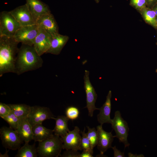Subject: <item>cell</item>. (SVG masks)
<instances>
[{"mask_svg":"<svg viewBox=\"0 0 157 157\" xmlns=\"http://www.w3.org/2000/svg\"><path fill=\"white\" fill-rule=\"evenodd\" d=\"M97 130L98 136L97 147L101 155H103L108 149L112 147V143L116 136L113 135L111 132H108L105 131L101 125L97 126Z\"/></svg>","mask_w":157,"mask_h":157,"instance_id":"obj_13","label":"cell"},{"mask_svg":"<svg viewBox=\"0 0 157 157\" xmlns=\"http://www.w3.org/2000/svg\"><path fill=\"white\" fill-rule=\"evenodd\" d=\"M51 36V45L46 53L58 55L67 43L69 37L68 36L62 35L59 33Z\"/></svg>","mask_w":157,"mask_h":157,"instance_id":"obj_18","label":"cell"},{"mask_svg":"<svg viewBox=\"0 0 157 157\" xmlns=\"http://www.w3.org/2000/svg\"><path fill=\"white\" fill-rule=\"evenodd\" d=\"M112 92L109 90L105 102L103 106L99 108L100 112L97 115V119L100 125L104 123L111 124V119L110 118L111 110V101Z\"/></svg>","mask_w":157,"mask_h":157,"instance_id":"obj_17","label":"cell"},{"mask_svg":"<svg viewBox=\"0 0 157 157\" xmlns=\"http://www.w3.org/2000/svg\"><path fill=\"white\" fill-rule=\"evenodd\" d=\"M2 118L8 123L10 127L14 130H16L19 118L16 116L12 111L8 115Z\"/></svg>","mask_w":157,"mask_h":157,"instance_id":"obj_25","label":"cell"},{"mask_svg":"<svg viewBox=\"0 0 157 157\" xmlns=\"http://www.w3.org/2000/svg\"><path fill=\"white\" fill-rule=\"evenodd\" d=\"M36 24L42 27L51 36L59 33L58 24L51 13L41 16L37 20Z\"/></svg>","mask_w":157,"mask_h":157,"instance_id":"obj_15","label":"cell"},{"mask_svg":"<svg viewBox=\"0 0 157 157\" xmlns=\"http://www.w3.org/2000/svg\"><path fill=\"white\" fill-rule=\"evenodd\" d=\"M155 72H156V73H157V67L156 69V71H155Z\"/></svg>","mask_w":157,"mask_h":157,"instance_id":"obj_37","label":"cell"},{"mask_svg":"<svg viewBox=\"0 0 157 157\" xmlns=\"http://www.w3.org/2000/svg\"><path fill=\"white\" fill-rule=\"evenodd\" d=\"M90 72L85 70L84 76V88L86 94L87 108L88 112V115L90 117L93 116V112L96 110H99L96 108L95 103L97 98V94L95 89L91 84L89 79Z\"/></svg>","mask_w":157,"mask_h":157,"instance_id":"obj_8","label":"cell"},{"mask_svg":"<svg viewBox=\"0 0 157 157\" xmlns=\"http://www.w3.org/2000/svg\"><path fill=\"white\" fill-rule=\"evenodd\" d=\"M0 138L2 144L6 149L16 150L21 147L23 142L17 131L10 127L3 126L0 129Z\"/></svg>","mask_w":157,"mask_h":157,"instance_id":"obj_6","label":"cell"},{"mask_svg":"<svg viewBox=\"0 0 157 157\" xmlns=\"http://www.w3.org/2000/svg\"></svg>","mask_w":157,"mask_h":157,"instance_id":"obj_39","label":"cell"},{"mask_svg":"<svg viewBox=\"0 0 157 157\" xmlns=\"http://www.w3.org/2000/svg\"><path fill=\"white\" fill-rule=\"evenodd\" d=\"M9 12L22 26L36 24L26 4Z\"/></svg>","mask_w":157,"mask_h":157,"instance_id":"obj_12","label":"cell"},{"mask_svg":"<svg viewBox=\"0 0 157 157\" xmlns=\"http://www.w3.org/2000/svg\"><path fill=\"white\" fill-rule=\"evenodd\" d=\"M85 128L83 131H81L82 136L80 146V150H85L88 151L93 154V149L91 146L90 143L85 133Z\"/></svg>","mask_w":157,"mask_h":157,"instance_id":"obj_24","label":"cell"},{"mask_svg":"<svg viewBox=\"0 0 157 157\" xmlns=\"http://www.w3.org/2000/svg\"><path fill=\"white\" fill-rule=\"evenodd\" d=\"M8 104L11 111L19 118L28 117L30 110V106L24 104Z\"/></svg>","mask_w":157,"mask_h":157,"instance_id":"obj_23","label":"cell"},{"mask_svg":"<svg viewBox=\"0 0 157 157\" xmlns=\"http://www.w3.org/2000/svg\"><path fill=\"white\" fill-rule=\"evenodd\" d=\"M53 119L56 121V124L53 130L54 134L61 137L65 136L69 131L68 127L69 119L66 116H58Z\"/></svg>","mask_w":157,"mask_h":157,"instance_id":"obj_20","label":"cell"},{"mask_svg":"<svg viewBox=\"0 0 157 157\" xmlns=\"http://www.w3.org/2000/svg\"><path fill=\"white\" fill-rule=\"evenodd\" d=\"M28 142H26L24 144L18 149L15 157H37L38 155L37 148L35 143L29 144Z\"/></svg>","mask_w":157,"mask_h":157,"instance_id":"obj_21","label":"cell"},{"mask_svg":"<svg viewBox=\"0 0 157 157\" xmlns=\"http://www.w3.org/2000/svg\"><path fill=\"white\" fill-rule=\"evenodd\" d=\"M39 31L33 46L40 56L46 53L50 47L51 36L41 26H38Z\"/></svg>","mask_w":157,"mask_h":157,"instance_id":"obj_10","label":"cell"},{"mask_svg":"<svg viewBox=\"0 0 157 157\" xmlns=\"http://www.w3.org/2000/svg\"><path fill=\"white\" fill-rule=\"evenodd\" d=\"M151 9H152L155 12L156 16H157V3Z\"/></svg>","mask_w":157,"mask_h":157,"instance_id":"obj_35","label":"cell"},{"mask_svg":"<svg viewBox=\"0 0 157 157\" xmlns=\"http://www.w3.org/2000/svg\"><path fill=\"white\" fill-rule=\"evenodd\" d=\"M33 140L35 142H41L53 137V130L47 129L42 124L35 125L32 126Z\"/></svg>","mask_w":157,"mask_h":157,"instance_id":"obj_19","label":"cell"},{"mask_svg":"<svg viewBox=\"0 0 157 157\" xmlns=\"http://www.w3.org/2000/svg\"><path fill=\"white\" fill-rule=\"evenodd\" d=\"M28 118L32 126L42 124L44 120L55 117L49 108L47 107L34 106L31 107Z\"/></svg>","mask_w":157,"mask_h":157,"instance_id":"obj_9","label":"cell"},{"mask_svg":"<svg viewBox=\"0 0 157 157\" xmlns=\"http://www.w3.org/2000/svg\"><path fill=\"white\" fill-rule=\"evenodd\" d=\"M26 4L35 22L42 15L51 13L48 6L40 0H26Z\"/></svg>","mask_w":157,"mask_h":157,"instance_id":"obj_14","label":"cell"},{"mask_svg":"<svg viewBox=\"0 0 157 157\" xmlns=\"http://www.w3.org/2000/svg\"><path fill=\"white\" fill-rule=\"evenodd\" d=\"M61 138L63 142V149L77 151L80 150L82 137L80 135V130L78 126H75L73 130L69 131Z\"/></svg>","mask_w":157,"mask_h":157,"instance_id":"obj_11","label":"cell"},{"mask_svg":"<svg viewBox=\"0 0 157 157\" xmlns=\"http://www.w3.org/2000/svg\"><path fill=\"white\" fill-rule=\"evenodd\" d=\"M97 3H98L99 1V0H94Z\"/></svg>","mask_w":157,"mask_h":157,"instance_id":"obj_36","label":"cell"},{"mask_svg":"<svg viewBox=\"0 0 157 157\" xmlns=\"http://www.w3.org/2000/svg\"><path fill=\"white\" fill-rule=\"evenodd\" d=\"M139 12L146 23L157 30V16L155 12L152 9L146 7Z\"/></svg>","mask_w":157,"mask_h":157,"instance_id":"obj_22","label":"cell"},{"mask_svg":"<svg viewBox=\"0 0 157 157\" xmlns=\"http://www.w3.org/2000/svg\"><path fill=\"white\" fill-rule=\"evenodd\" d=\"M114 152V157H124V152H122L121 151L117 149L115 146L111 147Z\"/></svg>","mask_w":157,"mask_h":157,"instance_id":"obj_31","label":"cell"},{"mask_svg":"<svg viewBox=\"0 0 157 157\" xmlns=\"http://www.w3.org/2000/svg\"><path fill=\"white\" fill-rule=\"evenodd\" d=\"M93 154L88 151L83 150L82 152L80 154L79 157H93Z\"/></svg>","mask_w":157,"mask_h":157,"instance_id":"obj_33","label":"cell"},{"mask_svg":"<svg viewBox=\"0 0 157 157\" xmlns=\"http://www.w3.org/2000/svg\"><path fill=\"white\" fill-rule=\"evenodd\" d=\"M128 156L129 157H144V155L143 154L138 155L137 154H134L131 153H129L128 154Z\"/></svg>","mask_w":157,"mask_h":157,"instance_id":"obj_34","label":"cell"},{"mask_svg":"<svg viewBox=\"0 0 157 157\" xmlns=\"http://www.w3.org/2000/svg\"><path fill=\"white\" fill-rule=\"evenodd\" d=\"M80 153L78 151L72 149L66 150L62 154H60L61 157H79Z\"/></svg>","mask_w":157,"mask_h":157,"instance_id":"obj_30","label":"cell"},{"mask_svg":"<svg viewBox=\"0 0 157 157\" xmlns=\"http://www.w3.org/2000/svg\"><path fill=\"white\" fill-rule=\"evenodd\" d=\"M18 43L13 37L0 36V77L6 73H15Z\"/></svg>","mask_w":157,"mask_h":157,"instance_id":"obj_2","label":"cell"},{"mask_svg":"<svg viewBox=\"0 0 157 157\" xmlns=\"http://www.w3.org/2000/svg\"><path fill=\"white\" fill-rule=\"evenodd\" d=\"M156 22H157V16L156 17Z\"/></svg>","mask_w":157,"mask_h":157,"instance_id":"obj_38","label":"cell"},{"mask_svg":"<svg viewBox=\"0 0 157 157\" xmlns=\"http://www.w3.org/2000/svg\"><path fill=\"white\" fill-rule=\"evenodd\" d=\"M88 132L86 133L87 136L91 144L92 147L94 148L97 146L98 141V133L95 128H90L87 126Z\"/></svg>","mask_w":157,"mask_h":157,"instance_id":"obj_26","label":"cell"},{"mask_svg":"<svg viewBox=\"0 0 157 157\" xmlns=\"http://www.w3.org/2000/svg\"><path fill=\"white\" fill-rule=\"evenodd\" d=\"M110 124L115 132L116 137L120 142L124 143L125 148L128 147L130 145L127 140L129 128L127 122L122 118L119 111L115 112L114 117L111 119Z\"/></svg>","mask_w":157,"mask_h":157,"instance_id":"obj_5","label":"cell"},{"mask_svg":"<svg viewBox=\"0 0 157 157\" xmlns=\"http://www.w3.org/2000/svg\"><path fill=\"white\" fill-rule=\"evenodd\" d=\"M63 146L61 138L54 134L49 138L39 142L38 154L41 157H57L61 154Z\"/></svg>","mask_w":157,"mask_h":157,"instance_id":"obj_3","label":"cell"},{"mask_svg":"<svg viewBox=\"0 0 157 157\" xmlns=\"http://www.w3.org/2000/svg\"><path fill=\"white\" fill-rule=\"evenodd\" d=\"M43 60L33 46L22 44L16 56L15 73L20 75L29 71L36 70L42 65Z\"/></svg>","mask_w":157,"mask_h":157,"instance_id":"obj_1","label":"cell"},{"mask_svg":"<svg viewBox=\"0 0 157 157\" xmlns=\"http://www.w3.org/2000/svg\"><path fill=\"white\" fill-rule=\"evenodd\" d=\"M130 4L139 12L147 7L145 0H130Z\"/></svg>","mask_w":157,"mask_h":157,"instance_id":"obj_28","label":"cell"},{"mask_svg":"<svg viewBox=\"0 0 157 157\" xmlns=\"http://www.w3.org/2000/svg\"><path fill=\"white\" fill-rule=\"evenodd\" d=\"M21 26L9 11L0 13V36L13 37Z\"/></svg>","mask_w":157,"mask_h":157,"instance_id":"obj_4","label":"cell"},{"mask_svg":"<svg viewBox=\"0 0 157 157\" xmlns=\"http://www.w3.org/2000/svg\"><path fill=\"white\" fill-rule=\"evenodd\" d=\"M38 31L39 26L37 24L21 26L13 37L19 43L33 46Z\"/></svg>","mask_w":157,"mask_h":157,"instance_id":"obj_7","label":"cell"},{"mask_svg":"<svg viewBox=\"0 0 157 157\" xmlns=\"http://www.w3.org/2000/svg\"><path fill=\"white\" fill-rule=\"evenodd\" d=\"M65 113L66 116L69 119L73 120L78 118L79 115V111L77 107L72 106L66 108Z\"/></svg>","mask_w":157,"mask_h":157,"instance_id":"obj_27","label":"cell"},{"mask_svg":"<svg viewBox=\"0 0 157 157\" xmlns=\"http://www.w3.org/2000/svg\"><path fill=\"white\" fill-rule=\"evenodd\" d=\"M11 112V109L8 104L0 103V116L1 118L6 116Z\"/></svg>","mask_w":157,"mask_h":157,"instance_id":"obj_29","label":"cell"},{"mask_svg":"<svg viewBox=\"0 0 157 157\" xmlns=\"http://www.w3.org/2000/svg\"><path fill=\"white\" fill-rule=\"evenodd\" d=\"M147 7L152 8L157 3V0H145Z\"/></svg>","mask_w":157,"mask_h":157,"instance_id":"obj_32","label":"cell"},{"mask_svg":"<svg viewBox=\"0 0 157 157\" xmlns=\"http://www.w3.org/2000/svg\"><path fill=\"white\" fill-rule=\"evenodd\" d=\"M16 130L21 139L25 142H29L33 140L32 126L27 117L19 118Z\"/></svg>","mask_w":157,"mask_h":157,"instance_id":"obj_16","label":"cell"}]
</instances>
